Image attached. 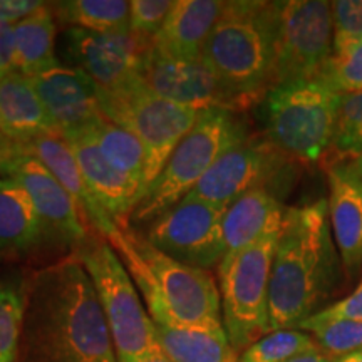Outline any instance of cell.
Here are the masks:
<instances>
[{
    "label": "cell",
    "instance_id": "7bdbcfd3",
    "mask_svg": "<svg viewBox=\"0 0 362 362\" xmlns=\"http://www.w3.org/2000/svg\"><path fill=\"white\" fill-rule=\"evenodd\" d=\"M0 134H4V133H2V131H0Z\"/></svg>",
    "mask_w": 362,
    "mask_h": 362
},
{
    "label": "cell",
    "instance_id": "f1b7e54d",
    "mask_svg": "<svg viewBox=\"0 0 362 362\" xmlns=\"http://www.w3.org/2000/svg\"><path fill=\"white\" fill-rule=\"evenodd\" d=\"M25 280H0V362H19Z\"/></svg>",
    "mask_w": 362,
    "mask_h": 362
},
{
    "label": "cell",
    "instance_id": "e0dca14e",
    "mask_svg": "<svg viewBox=\"0 0 362 362\" xmlns=\"http://www.w3.org/2000/svg\"><path fill=\"white\" fill-rule=\"evenodd\" d=\"M30 79L61 136L101 116L98 86L78 67L59 66Z\"/></svg>",
    "mask_w": 362,
    "mask_h": 362
},
{
    "label": "cell",
    "instance_id": "e575fe53",
    "mask_svg": "<svg viewBox=\"0 0 362 362\" xmlns=\"http://www.w3.org/2000/svg\"><path fill=\"white\" fill-rule=\"evenodd\" d=\"M312 317L320 320H357V322H362V280L354 292L324 307Z\"/></svg>",
    "mask_w": 362,
    "mask_h": 362
},
{
    "label": "cell",
    "instance_id": "d6a6232c",
    "mask_svg": "<svg viewBox=\"0 0 362 362\" xmlns=\"http://www.w3.org/2000/svg\"><path fill=\"white\" fill-rule=\"evenodd\" d=\"M334 27V54L362 44V0L330 2Z\"/></svg>",
    "mask_w": 362,
    "mask_h": 362
},
{
    "label": "cell",
    "instance_id": "5b68a950",
    "mask_svg": "<svg viewBox=\"0 0 362 362\" xmlns=\"http://www.w3.org/2000/svg\"><path fill=\"white\" fill-rule=\"evenodd\" d=\"M248 138L238 112L210 107L203 110L192 131L163 166L161 173L131 214V221H153L193 192L211 166L225 153Z\"/></svg>",
    "mask_w": 362,
    "mask_h": 362
},
{
    "label": "cell",
    "instance_id": "f546056e",
    "mask_svg": "<svg viewBox=\"0 0 362 362\" xmlns=\"http://www.w3.org/2000/svg\"><path fill=\"white\" fill-rule=\"evenodd\" d=\"M297 329L310 334L317 347L334 361L362 349V322L357 320H320L309 317Z\"/></svg>",
    "mask_w": 362,
    "mask_h": 362
},
{
    "label": "cell",
    "instance_id": "f35d334b",
    "mask_svg": "<svg viewBox=\"0 0 362 362\" xmlns=\"http://www.w3.org/2000/svg\"><path fill=\"white\" fill-rule=\"evenodd\" d=\"M287 362H334V359H330L327 354H324V352L317 347V349H314V351L304 352V354H298L296 357H292V359Z\"/></svg>",
    "mask_w": 362,
    "mask_h": 362
},
{
    "label": "cell",
    "instance_id": "ba28073f",
    "mask_svg": "<svg viewBox=\"0 0 362 362\" xmlns=\"http://www.w3.org/2000/svg\"><path fill=\"white\" fill-rule=\"evenodd\" d=\"M99 107L103 116L128 129L143 144L146 168L139 200L161 173L181 139L192 131L202 112L156 96L144 86L141 78L117 93L99 94Z\"/></svg>",
    "mask_w": 362,
    "mask_h": 362
},
{
    "label": "cell",
    "instance_id": "5bb4252c",
    "mask_svg": "<svg viewBox=\"0 0 362 362\" xmlns=\"http://www.w3.org/2000/svg\"><path fill=\"white\" fill-rule=\"evenodd\" d=\"M288 160L269 139L248 138L225 153L187 197L230 206L250 189L270 187Z\"/></svg>",
    "mask_w": 362,
    "mask_h": 362
},
{
    "label": "cell",
    "instance_id": "d590c367",
    "mask_svg": "<svg viewBox=\"0 0 362 362\" xmlns=\"http://www.w3.org/2000/svg\"><path fill=\"white\" fill-rule=\"evenodd\" d=\"M45 6L47 2H40V0H0V17L16 25L29 19Z\"/></svg>",
    "mask_w": 362,
    "mask_h": 362
},
{
    "label": "cell",
    "instance_id": "836d02e7",
    "mask_svg": "<svg viewBox=\"0 0 362 362\" xmlns=\"http://www.w3.org/2000/svg\"><path fill=\"white\" fill-rule=\"evenodd\" d=\"M175 2L176 0H131L129 29L153 40L175 7Z\"/></svg>",
    "mask_w": 362,
    "mask_h": 362
},
{
    "label": "cell",
    "instance_id": "d6986e66",
    "mask_svg": "<svg viewBox=\"0 0 362 362\" xmlns=\"http://www.w3.org/2000/svg\"><path fill=\"white\" fill-rule=\"evenodd\" d=\"M225 2L176 0L165 24L153 37V51L178 61H198Z\"/></svg>",
    "mask_w": 362,
    "mask_h": 362
},
{
    "label": "cell",
    "instance_id": "30bf717a",
    "mask_svg": "<svg viewBox=\"0 0 362 362\" xmlns=\"http://www.w3.org/2000/svg\"><path fill=\"white\" fill-rule=\"evenodd\" d=\"M332 56L334 27L330 2H277V39L272 88L293 81L315 79Z\"/></svg>",
    "mask_w": 362,
    "mask_h": 362
},
{
    "label": "cell",
    "instance_id": "60d3db41",
    "mask_svg": "<svg viewBox=\"0 0 362 362\" xmlns=\"http://www.w3.org/2000/svg\"><path fill=\"white\" fill-rule=\"evenodd\" d=\"M347 165H349V168L354 171V175L357 176V178H359V181L362 183V156L357 158L356 161L347 163Z\"/></svg>",
    "mask_w": 362,
    "mask_h": 362
},
{
    "label": "cell",
    "instance_id": "52a82bcc",
    "mask_svg": "<svg viewBox=\"0 0 362 362\" xmlns=\"http://www.w3.org/2000/svg\"><path fill=\"white\" fill-rule=\"evenodd\" d=\"M76 257L94 285L117 362H136L161 352L155 322L144 310L138 287L111 243L106 238L89 237L76 248Z\"/></svg>",
    "mask_w": 362,
    "mask_h": 362
},
{
    "label": "cell",
    "instance_id": "9c48e42d",
    "mask_svg": "<svg viewBox=\"0 0 362 362\" xmlns=\"http://www.w3.org/2000/svg\"><path fill=\"white\" fill-rule=\"evenodd\" d=\"M279 233L228 253L216 269L223 327L238 354L270 332L269 287Z\"/></svg>",
    "mask_w": 362,
    "mask_h": 362
},
{
    "label": "cell",
    "instance_id": "4fadbf2b",
    "mask_svg": "<svg viewBox=\"0 0 362 362\" xmlns=\"http://www.w3.org/2000/svg\"><path fill=\"white\" fill-rule=\"evenodd\" d=\"M141 81L156 96L200 111L220 107L240 112L253 106L248 99L221 83L203 59L178 61L163 57L151 47L143 64Z\"/></svg>",
    "mask_w": 362,
    "mask_h": 362
},
{
    "label": "cell",
    "instance_id": "1f68e13d",
    "mask_svg": "<svg viewBox=\"0 0 362 362\" xmlns=\"http://www.w3.org/2000/svg\"><path fill=\"white\" fill-rule=\"evenodd\" d=\"M329 84L336 93H361L362 90V44L347 51L334 54L317 76Z\"/></svg>",
    "mask_w": 362,
    "mask_h": 362
},
{
    "label": "cell",
    "instance_id": "44dd1931",
    "mask_svg": "<svg viewBox=\"0 0 362 362\" xmlns=\"http://www.w3.org/2000/svg\"><path fill=\"white\" fill-rule=\"evenodd\" d=\"M0 131L21 144L39 136L61 134L33 79L19 71L0 76Z\"/></svg>",
    "mask_w": 362,
    "mask_h": 362
},
{
    "label": "cell",
    "instance_id": "8fae6325",
    "mask_svg": "<svg viewBox=\"0 0 362 362\" xmlns=\"http://www.w3.org/2000/svg\"><path fill=\"white\" fill-rule=\"evenodd\" d=\"M226 208L185 197L149 225L146 240L180 264L208 270L225 259L223 218Z\"/></svg>",
    "mask_w": 362,
    "mask_h": 362
},
{
    "label": "cell",
    "instance_id": "ffe728a7",
    "mask_svg": "<svg viewBox=\"0 0 362 362\" xmlns=\"http://www.w3.org/2000/svg\"><path fill=\"white\" fill-rule=\"evenodd\" d=\"M22 146L56 176L59 183L78 203L83 218L88 220L98 230L99 235H103V238H107L115 232L117 228L116 220L104 210V206L90 192L69 144L61 134L39 136V138L30 139L29 143H24Z\"/></svg>",
    "mask_w": 362,
    "mask_h": 362
},
{
    "label": "cell",
    "instance_id": "ab89813d",
    "mask_svg": "<svg viewBox=\"0 0 362 362\" xmlns=\"http://www.w3.org/2000/svg\"><path fill=\"white\" fill-rule=\"evenodd\" d=\"M334 362H362V349H357L354 352H351V354L339 357V359Z\"/></svg>",
    "mask_w": 362,
    "mask_h": 362
},
{
    "label": "cell",
    "instance_id": "b9f144b4",
    "mask_svg": "<svg viewBox=\"0 0 362 362\" xmlns=\"http://www.w3.org/2000/svg\"><path fill=\"white\" fill-rule=\"evenodd\" d=\"M136 362H171V361L165 354H163V352H158V354L148 356V357H144V359L136 361Z\"/></svg>",
    "mask_w": 362,
    "mask_h": 362
},
{
    "label": "cell",
    "instance_id": "7c38bea8",
    "mask_svg": "<svg viewBox=\"0 0 362 362\" xmlns=\"http://www.w3.org/2000/svg\"><path fill=\"white\" fill-rule=\"evenodd\" d=\"M151 42L131 29L99 34L69 27L62 37V56L67 67H78L96 83L99 94H111L141 78Z\"/></svg>",
    "mask_w": 362,
    "mask_h": 362
},
{
    "label": "cell",
    "instance_id": "4316f807",
    "mask_svg": "<svg viewBox=\"0 0 362 362\" xmlns=\"http://www.w3.org/2000/svg\"><path fill=\"white\" fill-rule=\"evenodd\" d=\"M89 129L106 160L117 171L128 175L141 185L146 168V153L141 141L128 129L121 128L103 115L90 121Z\"/></svg>",
    "mask_w": 362,
    "mask_h": 362
},
{
    "label": "cell",
    "instance_id": "4dcf8cb0",
    "mask_svg": "<svg viewBox=\"0 0 362 362\" xmlns=\"http://www.w3.org/2000/svg\"><path fill=\"white\" fill-rule=\"evenodd\" d=\"M317 349L310 334L300 329L269 332L240 354L238 362H287L292 357Z\"/></svg>",
    "mask_w": 362,
    "mask_h": 362
},
{
    "label": "cell",
    "instance_id": "ac0fdd59",
    "mask_svg": "<svg viewBox=\"0 0 362 362\" xmlns=\"http://www.w3.org/2000/svg\"><path fill=\"white\" fill-rule=\"evenodd\" d=\"M327 180L330 230L344 270L354 275L362 267V183L349 165L329 168Z\"/></svg>",
    "mask_w": 362,
    "mask_h": 362
},
{
    "label": "cell",
    "instance_id": "cb8c5ba5",
    "mask_svg": "<svg viewBox=\"0 0 362 362\" xmlns=\"http://www.w3.org/2000/svg\"><path fill=\"white\" fill-rule=\"evenodd\" d=\"M160 351L171 362H238L225 327H165L155 324Z\"/></svg>",
    "mask_w": 362,
    "mask_h": 362
},
{
    "label": "cell",
    "instance_id": "8992f818",
    "mask_svg": "<svg viewBox=\"0 0 362 362\" xmlns=\"http://www.w3.org/2000/svg\"><path fill=\"white\" fill-rule=\"evenodd\" d=\"M342 94L322 79L272 88L265 96V134L288 160L312 165L329 151Z\"/></svg>",
    "mask_w": 362,
    "mask_h": 362
},
{
    "label": "cell",
    "instance_id": "9a60e30c",
    "mask_svg": "<svg viewBox=\"0 0 362 362\" xmlns=\"http://www.w3.org/2000/svg\"><path fill=\"white\" fill-rule=\"evenodd\" d=\"M0 176L19 183L30 198L44 230L62 243L79 248L89 238L74 198L34 155L21 144V151L4 165Z\"/></svg>",
    "mask_w": 362,
    "mask_h": 362
},
{
    "label": "cell",
    "instance_id": "603a6c76",
    "mask_svg": "<svg viewBox=\"0 0 362 362\" xmlns=\"http://www.w3.org/2000/svg\"><path fill=\"white\" fill-rule=\"evenodd\" d=\"M44 237L47 233L24 188L0 176V262L33 252Z\"/></svg>",
    "mask_w": 362,
    "mask_h": 362
},
{
    "label": "cell",
    "instance_id": "7402d4cb",
    "mask_svg": "<svg viewBox=\"0 0 362 362\" xmlns=\"http://www.w3.org/2000/svg\"><path fill=\"white\" fill-rule=\"evenodd\" d=\"M285 208L270 187L250 189L226 208L223 218L225 255L260 242L267 235L280 232Z\"/></svg>",
    "mask_w": 362,
    "mask_h": 362
},
{
    "label": "cell",
    "instance_id": "277c9868",
    "mask_svg": "<svg viewBox=\"0 0 362 362\" xmlns=\"http://www.w3.org/2000/svg\"><path fill=\"white\" fill-rule=\"evenodd\" d=\"M277 39V2H225L202 59L235 93L252 104L272 88Z\"/></svg>",
    "mask_w": 362,
    "mask_h": 362
},
{
    "label": "cell",
    "instance_id": "7a4b0ae2",
    "mask_svg": "<svg viewBox=\"0 0 362 362\" xmlns=\"http://www.w3.org/2000/svg\"><path fill=\"white\" fill-rule=\"evenodd\" d=\"M327 200L285 210L269 287L270 332L297 329L320 310L339 279Z\"/></svg>",
    "mask_w": 362,
    "mask_h": 362
},
{
    "label": "cell",
    "instance_id": "484cf974",
    "mask_svg": "<svg viewBox=\"0 0 362 362\" xmlns=\"http://www.w3.org/2000/svg\"><path fill=\"white\" fill-rule=\"evenodd\" d=\"M56 21L90 33H126L129 30L131 2L128 0H66L52 2Z\"/></svg>",
    "mask_w": 362,
    "mask_h": 362
},
{
    "label": "cell",
    "instance_id": "2e32d148",
    "mask_svg": "<svg viewBox=\"0 0 362 362\" xmlns=\"http://www.w3.org/2000/svg\"><path fill=\"white\" fill-rule=\"evenodd\" d=\"M62 138L69 144L86 183L104 210L116 220L117 225H128L131 214L139 202L141 185L117 171L106 160L90 133L89 124L67 131Z\"/></svg>",
    "mask_w": 362,
    "mask_h": 362
},
{
    "label": "cell",
    "instance_id": "6da1fadb",
    "mask_svg": "<svg viewBox=\"0 0 362 362\" xmlns=\"http://www.w3.org/2000/svg\"><path fill=\"white\" fill-rule=\"evenodd\" d=\"M19 362H117L94 285L76 253L25 280Z\"/></svg>",
    "mask_w": 362,
    "mask_h": 362
},
{
    "label": "cell",
    "instance_id": "d4e9b609",
    "mask_svg": "<svg viewBox=\"0 0 362 362\" xmlns=\"http://www.w3.org/2000/svg\"><path fill=\"white\" fill-rule=\"evenodd\" d=\"M56 17L51 4L13 25L17 71L27 78H35L61 66L56 54Z\"/></svg>",
    "mask_w": 362,
    "mask_h": 362
},
{
    "label": "cell",
    "instance_id": "8d00e7d4",
    "mask_svg": "<svg viewBox=\"0 0 362 362\" xmlns=\"http://www.w3.org/2000/svg\"><path fill=\"white\" fill-rule=\"evenodd\" d=\"M17 71L13 25L0 17V76Z\"/></svg>",
    "mask_w": 362,
    "mask_h": 362
},
{
    "label": "cell",
    "instance_id": "74e56055",
    "mask_svg": "<svg viewBox=\"0 0 362 362\" xmlns=\"http://www.w3.org/2000/svg\"><path fill=\"white\" fill-rule=\"evenodd\" d=\"M21 151V143L12 141L6 134H0V170Z\"/></svg>",
    "mask_w": 362,
    "mask_h": 362
},
{
    "label": "cell",
    "instance_id": "83f0119b",
    "mask_svg": "<svg viewBox=\"0 0 362 362\" xmlns=\"http://www.w3.org/2000/svg\"><path fill=\"white\" fill-rule=\"evenodd\" d=\"M362 156V90L342 94L336 129L329 151L320 161L325 170L356 161Z\"/></svg>",
    "mask_w": 362,
    "mask_h": 362
},
{
    "label": "cell",
    "instance_id": "3957f363",
    "mask_svg": "<svg viewBox=\"0 0 362 362\" xmlns=\"http://www.w3.org/2000/svg\"><path fill=\"white\" fill-rule=\"evenodd\" d=\"M106 240L124 262L153 322L165 327H223L220 288L210 272L173 260L128 225H117Z\"/></svg>",
    "mask_w": 362,
    "mask_h": 362
}]
</instances>
